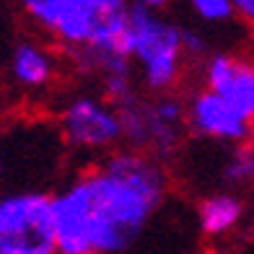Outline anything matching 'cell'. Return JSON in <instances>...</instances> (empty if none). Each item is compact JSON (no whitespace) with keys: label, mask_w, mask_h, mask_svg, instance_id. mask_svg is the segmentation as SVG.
I'll list each match as a JSON object with an SVG mask.
<instances>
[{"label":"cell","mask_w":254,"mask_h":254,"mask_svg":"<svg viewBox=\"0 0 254 254\" xmlns=\"http://www.w3.org/2000/svg\"><path fill=\"white\" fill-rule=\"evenodd\" d=\"M244 218V200L234 192L207 194L197 205V226L205 236L221 239L231 234Z\"/></svg>","instance_id":"cell-9"},{"label":"cell","mask_w":254,"mask_h":254,"mask_svg":"<svg viewBox=\"0 0 254 254\" xmlns=\"http://www.w3.org/2000/svg\"><path fill=\"white\" fill-rule=\"evenodd\" d=\"M182 47H184L187 57H202V55H207V39L200 31L182 26Z\"/></svg>","instance_id":"cell-13"},{"label":"cell","mask_w":254,"mask_h":254,"mask_svg":"<svg viewBox=\"0 0 254 254\" xmlns=\"http://www.w3.org/2000/svg\"><path fill=\"white\" fill-rule=\"evenodd\" d=\"M223 182L231 187L254 184V145H239L223 164Z\"/></svg>","instance_id":"cell-11"},{"label":"cell","mask_w":254,"mask_h":254,"mask_svg":"<svg viewBox=\"0 0 254 254\" xmlns=\"http://www.w3.org/2000/svg\"><path fill=\"white\" fill-rule=\"evenodd\" d=\"M187 130V104L171 94L153 96L148 101V145L153 158H166L179 148Z\"/></svg>","instance_id":"cell-8"},{"label":"cell","mask_w":254,"mask_h":254,"mask_svg":"<svg viewBox=\"0 0 254 254\" xmlns=\"http://www.w3.org/2000/svg\"><path fill=\"white\" fill-rule=\"evenodd\" d=\"M125 55L137 65L140 80L156 96L166 94L182 75L184 47L182 26L174 24L156 3H130L125 34Z\"/></svg>","instance_id":"cell-2"},{"label":"cell","mask_w":254,"mask_h":254,"mask_svg":"<svg viewBox=\"0 0 254 254\" xmlns=\"http://www.w3.org/2000/svg\"><path fill=\"white\" fill-rule=\"evenodd\" d=\"M0 254H57L52 194L10 192L0 197Z\"/></svg>","instance_id":"cell-3"},{"label":"cell","mask_w":254,"mask_h":254,"mask_svg":"<svg viewBox=\"0 0 254 254\" xmlns=\"http://www.w3.org/2000/svg\"><path fill=\"white\" fill-rule=\"evenodd\" d=\"M192 10L205 24H223L236 16V3H231V0H194Z\"/></svg>","instance_id":"cell-12"},{"label":"cell","mask_w":254,"mask_h":254,"mask_svg":"<svg viewBox=\"0 0 254 254\" xmlns=\"http://www.w3.org/2000/svg\"><path fill=\"white\" fill-rule=\"evenodd\" d=\"M205 88L228 101L241 117L254 122V63L244 57L215 52L202 67Z\"/></svg>","instance_id":"cell-7"},{"label":"cell","mask_w":254,"mask_h":254,"mask_svg":"<svg viewBox=\"0 0 254 254\" xmlns=\"http://www.w3.org/2000/svg\"><path fill=\"white\" fill-rule=\"evenodd\" d=\"M60 132L78 151H112L122 140V122L107 99L80 94L60 109Z\"/></svg>","instance_id":"cell-5"},{"label":"cell","mask_w":254,"mask_h":254,"mask_svg":"<svg viewBox=\"0 0 254 254\" xmlns=\"http://www.w3.org/2000/svg\"><path fill=\"white\" fill-rule=\"evenodd\" d=\"M236 16H241L247 24H254V0H236Z\"/></svg>","instance_id":"cell-14"},{"label":"cell","mask_w":254,"mask_h":254,"mask_svg":"<svg viewBox=\"0 0 254 254\" xmlns=\"http://www.w3.org/2000/svg\"><path fill=\"white\" fill-rule=\"evenodd\" d=\"M10 73L24 88H42L55 78V57L39 42H18L10 55Z\"/></svg>","instance_id":"cell-10"},{"label":"cell","mask_w":254,"mask_h":254,"mask_svg":"<svg viewBox=\"0 0 254 254\" xmlns=\"http://www.w3.org/2000/svg\"><path fill=\"white\" fill-rule=\"evenodd\" d=\"M112 0H26L24 10L44 34L75 52L91 47Z\"/></svg>","instance_id":"cell-4"},{"label":"cell","mask_w":254,"mask_h":254,"mask_svg":"<svg viewBox=\"0 0 254 254\" xmlns=\"http://www.w3.org/2000/svg\"><path fill=\"white\" fill-rule=\"evenodd\" d=\"M169 174L151 153L114 151L52 194L57 254L130 252L166 202Z\"/></svg>","instance_id":"cell-1"},{"label":"cell","mask_w":254,"mask_h":254,"mask_svg":"<svg viewBox=\"0 0 254 254\" xmlns=\"http://www.w3.org/2000/svg\"><path fill=\"white\" fill-rule=\"evenodd\" d=\"M0 171H3V161H0Z\"/></svg>","instance_id":"cell-15"},{"label":"cell","mask_w":254,"mask_h":254,"mask_svg":"<svg viewBox=\"0 0 254 254\" xmlns=\"http://www.w3.org/2000/svg\"><path fill=\"white\" fill-rule=\"evenodd\" d=\"M187 130L207 140L244 145L252 137V122L218 94L200 88L187 99Z\"/></svg>","instance_id":"cell-6"}]
</instances>
